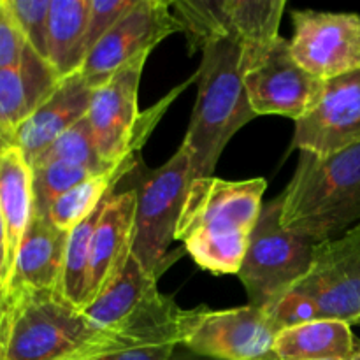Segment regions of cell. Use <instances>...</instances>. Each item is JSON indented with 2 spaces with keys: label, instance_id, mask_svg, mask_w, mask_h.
<instances>
[{
  "label": "cell",
  "instance_id": "cell-4",
  "mask_svg": "<svg viewBox=\"0 0 360 360\" xmlns=\"http://www.w3.org/2000/svg\"><path fill=\"white\" fill-rule=\"evenodd\" d=\"M280 197L281 225L322 243L360 224V143L319 157L301 151L290 183Z\"/></svg>",
  "mask_w": 360,
  "mask_h": 360
},
{
  "label": "cell",
  "instance_id": "cell-29",
  "mask_svg": "<svg viewBox=\"0 0 360 360\" xmlns=\"http://www.w3.org/2000/svg\"><path fill=\"white\" fill-rule=\"evenodd\" d=\"M27 41L6 0H0V69L21 62Z\"/></svg>",
  "mask_w": 360,
  "mask_h": 360
},
{
  "label": "cell",
  "instance_id": "cell-24",
  "mask_svg": "<svg viewBox=\"0 0 360 360\" xmlns=\"http://www.w3.org/2000/svg\"><path fill=\"white\" fill-rule=\"evenodd\" d=\"M108 200V199H105ZM104 202L83 221L69 232L65 246V259H63L62 280H60V294L65 301L76 308H84V290H86L88 264H90V243L95 227L101 218Z\"/></svg>",
  "mask_w": 360,
  "mask_h": 360
},
{
  "label": "cell",
  "instance_id": "cell-25",
  "mask_svg": "<svg viewBox=\"0 0 360 360\" xmlns=\"http://www.w3.org/2000/svg\"><path fill=\"white\" fill-rule=\"evenodd\" d=\"M97 174L90 167L67 164V162H49V164L32 167V185H34V213L46 217L56 199L72 190L84 179Z\"/></svg>",
  "mask_w": 360,
  "mask_h": 360
},
{
  "label": "cell",
  "instance_id": "cell-8",
  "mask_svg": "<svg viewBox=\"0 0 360 360\" xmlns=\"http://www.w3.org/2000/svg\"><path fill=\"white\" fill-rule=\"evenodd\" d=\"M174 16L190 51H202L217 39H229L246 53L267 48L280 37L283 0H181L172 2Z\"/></svg>",
  "mask_w": 360,
  "mask_h": 360
},
{
  "label": "cell",
  "instance_id": "cell-16",
  "mask_svg": "<svg viewBox=\"0 0 360 360\" xmlns=\"http://www.w3.org/2000/svg\"><path fill=\"white\" fill-rule=\"evenodd\" d=\"M95 88L81 72L60 79L51 95L16 130L13 144L20 148L28 164L51 146L62 134L86 118Z\"/></svg>",
  "mask_w": 360,
  "mask_h": 360
},
{
  "label": "cell",
  "instance_id": "cell-15",
  "mask_svg": "<svg viewBox=\"0 0 360 360\" xmlns=\"http://www.w3.org/2000/svg\"><path fill=\"white\" fill-rule=\"evenodd\" d=\"M136 204L137 188H129L112 192L102 207L90 243L84 308L108 288L132 253Z\"/></svg>",
  "mask_w": 360,
  "mask_h": 360
},
{
  "label": "cell",
  "instance_id": "cell-34",
  "mask_svg": "<svg viewBox=\"0 0 360 360\" xmlns=\"http://www.w3.org/2000/svg\"><path fill=\"white\" fill-rule=\"evenodd\" d=\"M347 360H360V345H357V347H355L354 354H352Z\"/></svg>",
  "mask_w": 360,
  "mask_h": 360
},
{
  "label": "cell",
  "instance_id": "cell-5",
  "mask_svg": "<svg viewBox=\"0 0 360 360\" xmlns=\"http://www.w3.org/2000/svg\"><path fill=\"white\" fill-rule=\"evenodd\" d=\"M150 53L139 55L112 74L91 95L86 122L95 150L105 165H116L141 153L155 127L179 94L195 81V74L169 91L153 108L139 111V83Z\"/></svg>",
  "mask_w": 360,
  "mask_h": 360
},
{
  "label": "cell",
  "instance_id": "cell-32",
  "mask_svg": "<svg viewBox=\"0 0 360 360\" xmlns=\"http://www.w3.org/2000/svg\"><path fill=\"white\" fill-rule=\"evenodd\" d=\"M9 301H7V294L6 290H4L2 281H0V343L4 345V348H6V336L7 329H9Z\"/></svg>",
  "mask_w": 360,
  "mask_h": 360
},
{
  "label": "cell",
  "instance_id": "cell-33",
  "mask_svg": "<svg viewBox=\"0 0 360 360\" xmlns=\"http://www.w3.org/2000/svg\"><path fill=\"white\" fill-rule=\"evenodd\" d=\"M181 348H183V347H181ZM171 360H213V359L200 357V355L192 354V352L186 350V348H183V352H179V347H178V348H176L174 355H172Z\"/></svg>",
  "mask_w": 360,
  "mask_h": 360
},
{
  "label": "cell",
  "instance_id": "cell-21",
  "mask_svg": "<svg viewBox=\"0 0 360 360\" xmlns=\"http://www.w3.org/2000/svg\"><path fill=\"white\" fill-rule=\"evenodd\" d=\"M354 350L350 326L329 319L285 327L274 343L278 360H347Z\"/></svg>",
  "mask_w": 360,
  "mask_h": 360
},
{
  "label": "cell",
  "instance_id": "cell-7",
  "mask_svg": "<svg viewBox=\"0 0 360 360\" xmlns=\"http://www.w3.org/2000/svg\"><path fill=\"white\" fill-rule=\"evenodd\" d=\"M192 181L188 153L179 146L137 186L132 255L157 280L176 260L171 259V246Z\"/></svg>",
  "mask_w": 360,
  "mask_h": 360
},
{
  "label": "cell",
  "instance_id": "cell-2",
  "mask_svg": "<svg viewBox=\"0 0 360 360\" xmlns=\"http://www.w3.org/2000/svg\"><path fill=\"white\" fill-rule=\"evenodd\" d=\"M9 306L6 360H91L123 348L162 345L129 329H102L60 292H23L13 295Z\"/></svg>",
  "mask_w": 360,
  "mask_h": 360
},
{
  "label": "cell",
  "instance_id": "cell-31",
  "mask_svg": "<svg viewBox=\"0 0 360 360\" xmlns=\"http://www.w3.org/2000/svg\"><path fill=\"white\" fill-rule=\"evenodd\" d=\"M0 281L7 294V283H9V257H7V232L4 224L2 211H0Z\"/></svg>",
  "mask_w": 360,
  "mask_h": 360
},
{
  "label": "cell",
  "instance_id": "cell-26",
  "mask_svg": "<svg viewBox=\"0 0 360 360\" xmlns=\"http://www.w3.org/2000/svg\"><path fill=\"white\" fill-rule=\"evenodd\" d=\"M49 162H67V164L81 165V167H90L97 172H102L105 171V169L112 167V165H105L104 162L101 160V157H98L86 118H83L79 123H76L72 129H69L65 134H62L51 146L46 148V150L32 162L30 167H34V165L49 164Z\"/></svg>",
  "mask_w": 360,
  "mask_h": 360
},
{
  "label": "cell",
  "instance_id": "cell-20",
  "mask_svg": "<svg viewBox=\"0 0 360 360\" xmlns=\"http://www.w3.org/2000/svg\"><path fill=\"white\" fill-rule=\"evenodd\" d=\"M0 211H2L7 232L11 280L18 250L34 214L32 167L20 148L14 144L0 150Z\"/></svg>",
  "mask_w": 360,
  "mask_h": 360
},
{
  "label": "cell",
  "instance_id": "cell-3",
  "mask_svg": "<svg viewBox=\"0 0 360 360\" xmlns=\"http://www.w3.org/2000/svg\"><path fill=\"white\" fill-rule=\"evenodd\" d=\"M245 69V49L238 42L217 39L202 48L195 108L181 143L193 181L213 178L229 141L257 116L246 94Z\"/></svg>",
  "mask_w": 360,
  "mask_h": 360
},
{
  "label": "cell",
  "instance_id": "cell-17",
  "mask_svg": "<svg viewBox=\"0 0 360 360\" xmlns=\"http://www.w3.org/2000/svg\"><path fill=\"white\" fill-rule=\"evenodd\" d=\"M67 238L69 232L55 227L48 217L32 214L7 285V301L23 292H60Z\"/></svg>",
  "mask_w": 360,
  "mask_h": 360
},
{
  "label": "cell",
  "instance_id": "cell-23",
  "mask_svg": "<svg viewBox=\"0 0 360 360\" xmlns=\"http://www.w3.org/2000/svg\"><path fill=\"white\" fill-rule=\"evenodd\" d=\"M137 157L139 155L125 158L120 164L84 179L83 183H79L72 190L63 193L60 199H56L46 217L60 231L70 232L79 221L90 217L112 192H116L123 176L136 169Z\"/></svg>",
  "mask_w": 360,
  "mask_h": 360
},
{
  "label": "cell",
  "instance_id": "cell-36",
  "mask_svg": "<svg viewBox=\"0 0 360 360\" xmlns=\"http://www.w3.org/2000/svg\"><path fill=\"white\" fill-rule=\"evenodd\" d=\"M359 326H360V322H359Z\"/></svg>",
  "mask_w": 360,
  "mask_h": 360
},
{
  "label": "cell",
  "instance_id": "cell-30",
  "mask_svg": "<svg viewBox=\"0 0 360 360\" xmlns=\"http://www.w3.org/2000/svg\"><path fill=\"white\" fill-rule=\"evenodd\" d=\"M176 345H139V347L123 348V350L109 352V354L98 355L91 360H171L176 352Z\"/></svg>",
  "mask_w": 360,
  "mask_h": 360
},
{
  "label": "cell",
  "instance_id": "cell-35",
  "mask_svg": "<svg viewBox=\"0 0 360 360\" xmlns=\"http://www.w3.org/2000/svg\"><path fill=\"white\" fill-rule=\"evenodd\" d=\"M0 360H6V348L2 343H0Z\"/></svg>",
  "mask_w": 360,
  "mask_h": 360
},
{
  "label": "cell",
  "instance_id": "cell-1",
  "mask_svg": "<svg viewBox=\"0 0 360 360\" xmlns=\"http://www.w3.org/2000/svg\"><path fill=\"white\" fill-rule=\"evenodd\" d=\"M266 188L264 178L195 179L186 192L176 241L185 245L193 262L204 271L238 274L262 213Z\"/></svg>",
  "mask_w": 360,
  "mask_h": 360
},
{
  "label": "cell",
  "instance_id": "cell-11",
  "mask_svg": "<svg viewBox=\"0 0 360 360\" xmlns=\"http://www.w3.org/2000/svg\"><path fill=\"white\" fill-rule=\"evenodd\" d=\"M278 327L262 308L192 309L183 348L213 360H278Z\"/></svg>",
  "mask_w": 360,
  "mask_h": 360
},
{
  "label": "cell",
  "instance_id": "cell-28",
  "mask_svg": "<svg viewBox=\"0 0 360 360\" xmlns=\"http://www.w3.org/2000/svg\"><path fill=\"white\" fill-rule=\"evenodd\" d=\"M136 2L137 0H90V14L83 39V62L101 39L118 23L120 18L136 6Z\"/></svg>",
  "mask_w": 360,
  "mask_h": 360
},
{
  "label": "cell",
  "instance_id": "cell-10",
  "mask_svg": "<svg viewBox=\"0 0 360 360\" xmlns=\"http://www.w3.org/2000/svg\"><path fill=\"white\" fill-rule=\"evenodd\" d=\"M290 292L311 302L320 319L360 322V224L341 238L316 243L308 274Z\"/></svg>",
  "mask_w": 360,
  "mask_h": 360
},
{
  "label": "cell",
  "instance_id": "cell-12",
  "mask_svg": "<svg viewBox=\"0 0 360 360\" xmlns=\"http://www.w3.org/2000/svg\"><path fill=\"white\" fill-rule=\"evenodd\" d=\"M171 9L172 2L137 0L86 56L79 69L84 79L94 88L102 86L123 65L151 53L169 35L181 32Z\"/></svg>",
  "mask_w": 360,
  "mask_h": 360
},
{
  "label": "cell",
  "instance_id": "cell-13",
  "mask_svg": "<svg viewBox=\"0 0 360 360\" xmlns=\"http://www.w3.org/2000/svg\"><path fill=\"white\" fill-rule=\"evenodd\" d=\"M294 58L327 81L360 67V14L295 9L292 13Z\"/></svg>",
  "mask_w": 360,
  "mask_h": 360
},
{
  "label": "cell",
  "instance_id": "cell-14",
  "mask_svg": "<svg viewBox=\"0 0 360 360\" xmlns=\"http://www.w3.org/2000/svg\"><path fill=\"white\" fill-rule=\"evenodd\" d=\"M360 143V67L327 79L319 101L295 122L294 146L329 157Z\"/></svg>",
  "mask_w": 360,
  "mask_h": 360
},
{
  "label": "cell",
  "instance_id": "cell-19",
  "mask_svg": "<svg viewBox=\"0 0 360 360\" xmlns=\"http://www.w3.org/2000/svg\"><path fill=\"white\" fill-rule=\"evenodd\" d=\"M160 295L157 278L151 276L130 253L111 283L94 302L83 309L84 315L102 329H123Z\"/></svg>",
  "mask_w": 360,
  "mask_h": 360
},
{
  "label": "cell",
  "instance_id": "cell-6",
  "mask_svg": "<svg viewBox=\"0 0 360 360\" xmlns=\"http://www.w3.org/2000/svg\"><path fill=\"white\" fill-rule=\"evenodd\" d=\"M316 243L281 225L280 197L264 204L238 276L248 304L266 309L308 274Z\"/></svg>",
  "mask_w": 360,
  "mask_h": 360
},
{
  "label": "cell",
  "instance_id": "cell-9",
  "mask_svg": "<svg viewBox=\"0 0 360 360\" xmlns=\"http://www.w3.org/2000/svg\"><path fill=\"white\" fill-rule=\"evenodd\" d=\"M245 88L257 116L276 115L297 122L319 101L326 81L294 58L290 41L278 37L259 51H245Z\"/></svg>",
  "mask_w": 360,
  "mask_h": 360
},
{
  "label": "cell",
  "instance_id": "cell-22",
  "mask_svg": "<svg viewBox=\"0 0 360 360\" xmlns=\"http://www.w3.org/2000/svg\"><path fill=\"white\" fill-rule=\"evenodd\" d=\"M90 0H51L48 23V62L60 79L79 72Z\"/></svg>",
  "mask_w": 360,
  "mask_h": 360
},
{
  "label": "cell",
  "instance_id": "cell-18",
  "mask_svg": "<svg viewBox=\"0 0 360 360\" xmlns=\"http://www.w3.org/2000/svg\"><path fill=\"white\" fill-rule=\"evenodd\" d=\"M60 77L46 58L27 46L18 65L0 69V134L13 144L16 130L55 91Z\"/></svg>",
  "mask_w": 360,
  "mask_h": 360
},
{
  "label": "cell",
  "instance_id": "cell-27",
  "mask_svg": "<svg viewBox=\"0 0 360 360\" xmlns=\"http://www.w3.org/2000/svg\"><path fill=\"white\" fill-rule=\"evenodd\" d=\"M27 44L48 60V23L51 0H6Z\"/></svg>",
  "mask_w": 360,
  "mask_h": 360
}]
</instances>
